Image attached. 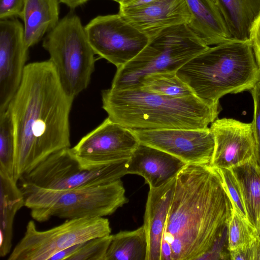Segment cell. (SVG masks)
<instances>
[{"mask_svg": "<svg viewBox=\"0 0 260 260\" xmlns=\"http://www.w3.org/2000/svg\"><path fill=\"white\" fill-rule=\"evenodd\" d=\"M119 13L149 38L166 28L188 24L192 18L186 0H160Z\"/></svg>", "mask_w": 260, "mask_h": 260, "instance_id": "obj_15", "label": "cell"}, {"mask_svg": "<svg viewBox=\"0 0 260 260\" xmlns=\"http://www.w3.org/2000/svg\"><path fill=\"white\" fill-rule=\"evenodd\" d=\"M112 1H114L118 3L120 5H122L124 3H125L130 0H112Z\"/></svg>", "mask_w": 260, "mask_h": 260, "instance_id": "obj_35", "label": "cell"}, {"mask_svg": "<svg viewBox=\"0 0 260 260\" xmlns=\"http://www.w3.org/2000/svg\"><path fill=\"white\" fill-rule=\"evenodd\" d=\"M216 4V0H211Z\"/></svg>", "mask_w": 260, "mask_h": 260, "instance_id": "obj_36", "label": "cell"}, {"mask_svg": "<svg viewBox=\"0 0 260 260\" xmlns=\"http://www.w3.org/2000/svg\"><path fill=\"white\" fill-rule=\"evenodd\" d=\"M59 3L58 0H25L19 17L23 21L27 48L37 44L57 25L59 21Z\"/></svg>", "mask_w": 260, "mask_h": 260, "instance_id": "obj_19", "label": "cell"}, {"mask_svg": "<svg viewBox=\"0 0 260 260\" xmlns=\"http://www.w3.org/2000/svg\"><path fill=\"white\" fill-rule=\"evenodd\" d=\"M147 241L144 226L113 235L105 260H146Z\"/></svg>", "mask_w": 260, "mask_h": 260, "instance_id": "obj_23", "label": "cell"}, {"mask_svg": "<svg viewBox=\"0 0 260 260\" xmlns=\"http://www.w3.org/2000/svg\"><path fill=\"white\" fill-rule=\"evenodd\" d=\"M210 128L215 141L211 167L231 169L256 159L251 123L222 118L215 120Z\"/></svg>", "mask_w": 260, "mask_h": 260, "instance_id": "obj_14", "label": "cell"}, {"mask_svg": "<svg viewBox=\"0 0 260 260\" xmlns=\"http://www.w3.org/2000/svg\"><path fill=\"white\" fill-rule=\"evenodd\" d=\"M176 177L159 187L149 189L143 225L147 241L146 260L161 259V242Z\"/></svg>", "mask_w": 260, "mask_h": 260, "instance_id": "obj_17", "label": "cell"}, {"mask_svg": "<svg viewBox=\"0 0 260 260\" xmlns=\"http://www.w3.org/2000/svg\"><path fill=\"white\" fill-rule=\"evenodd\" d=\"M209 47L187 24L166 28L150 38L130 61L117 69L111 88H140L146 76L177 71Z\"/></svg>", "mask_w": 260, "mask_h": 260, "instance_id": "obj_6", "label": "cell"}, {"mask_svg": "<svg viewBox=\"0 0 260 260\" xmlns=\"http://www.w3.org/2000/svg\"><path fill=\"white\" fill-rule=\"evenodd\" d=\"M28 49L22 23L15 17L0 20V113L8 109L20 86Z\"/></svg>", "mask_w": 260, "mask_h": 260, "instance_id": "obj_13", "label": "cell"}, {"mask_svg": "<svg viewBox=\"0 0 260 260\" xmlns=\"http://www.w3.org/2000/svg\"><path fill=\"white\" fill-rule=\"evenodd\" d=\"M25 0H0V20L20 17Z\"/></svg>", "mask_w": 260, "mask_h": 260, "instance_id": "obj_30", "label": "cell"}, {"mask_svg": "<svg viewBox=\"0 0 260 260\" xmlns=\"http://www.w3.org/2000/svg\"><path fill=\"white\" fill-rule=\"evenodd\" d=\"M112 238L110 234L84 242L68 260H105Z\"/></svg>", "mask_w": 260, "mask_h": 260, "instance_id": "obj_27", "label": "cell"}, {"mask_svg": "<svg viewBox=\"0 0 260 260\" xmlns=\"http://www.w3.org/2000/svg\"><path fill=\"white\" fill-rule=\"evenodd\" d=\"M0 184V256L5 257L11 252L14 218L24 199L18 182L2 171Z\"/></svg>", "mask_w": 260, "mask_h": 260, "instance_id": "obj_20", "label": "cell"}, {"mask_svg": "<svg viewBox=\"0 0 260 260\" xmlns=\"http://www.w3.org/2000/svg\"><path fill=\"white\" fill-rule=\"evenodd\" d=\"M59 2L66 5L71 9H75L76 8L84 4L89 0H58Z\"/></svg>", "mask_w": 260, "mask_h": 260, "instance_id": "obj_34", "label": "cell"}, {"mask_svg": "<svg viewBox=\"0 0 260 260\" xmlns=\"http://www.w3.org/2000/svg\"><path fill=\"white\" fill-rule=\"evenodd\" d=\"M217 169L222 178L223 185L230 198L233 208L248 220L241 188L234 172L230 169Z\"/></svg>", "mask_w": 260, "mask_h": 260, "instance_id": "obj_28", "label": "cell"}, {"mask_svg": "<svg viewBox=\"0 0 260 260\" xmlns=\"http://www.w3.org/2000/svg\"><path fill=\"white\" fill-rule=\"evenodd\" d=\"M15 137L10 111L0 113V171L13 178L15 159Z\"/></svg>", "mask_w": 260, "mask_h": 260, "instance_id": "obj_26", "label": "cell"}, {"mask_svg": "<svg viewBox=\"0 0 260 260\" xmlns=\"http://www.w3.org/2000/svg\"><path fill=\"white\" fill-rule=\"evenodd\" d=\"M43 48L66 92L75 98L88 86L95 68V53L85 27L75 14L63 17L46 35Z\"/></svg>", "mask_w": 260, "mask_h": 260, "instance_id": "obj_7", "label": "cell"}, {"mask_svg": "<svg viewBox=\"0 0 260 260\" xmlns=\"http://www.w3.org/2000/svg\"><path fill=\"white\" fill-rule=\"evenodd\" d=\"M229 255L230 258L234 260H260L259 239L246 249L229 252Z\"/></svg>", "mask_w": 260, "mask_h": 260, "instance_id": "obj_31", "label": "cell"}, {"mask_svg": "<svg viewBox=\"0 0 260 260\" xmlns=\"http://www.w3.org/2000/svg\"><path fill=\"white\" fill-rule=\"evenodd\" d=\"M139 144L131 129L107 117L70 149L83 168L93 169L129 158Z\"/></svg>", "mask_w": 260, "mask_h": 260, "instance_id": "obj_11", "label": "cell"}, {"mask_svg": "<svg viewBox=\"0 0 260 260\" xmlns=\"http://www.w3.org/2000/svg\"><path fill=\"white\" fill-rule=\"evenodd\" d=\"M84 27L95 54L115 65L117 69L135 57L150 40L119 13L98 16Z\"/></svg>", "mask_w": 260, "mask_h": 260, "instance_id": "obj_10", "label": "cell"}, {"mask_svg": "<svg viewBox=\"0 0 260 260\" xmlns=\"http://www.w3.org/2000/svg\"><path fill=\"white\" fill-rule=\"evenodd\" d=\"M71 148L47 157L18 183L46 189L64 191L107 183L127 174L129 159L93 169L83 168L73 155Z\"/></svg>", "mask_w": 260, "mask_h": 260, "instance_id": "obj_8", "label": "cell"}, {"mask_svg": "<svg viewBox=\"0 0 260 260\" xmlns=\"http://www.w3.org/2000/svg\"><path fill=\"white\" fill-rule=\"evenodd\" d=\"M31 217L44 222L52 217L67 219L104 217L128 202L120 179L100 185L58 191L18 183Z\"/></svg>", "mask_w": 260, "mask_h": 260, "instance_id": "obj_5", "label": "cell"}, {"mask_svg": "<svg viewBox=\"0 0 260 260\" xmlns=\"http://www.w3.org/2000/svg\"><path fill=\"white\" fill-rule=\"evenodd\" d=\"M74 99L63 89L49 59L26 64L8 107L15 137V181L51 154L70 148L69 117Z\"/></svg>", "mask_w": 260, "mask_h": 260, "instance_id": "obj_1", "label": "cell"}, {"mask_svg": "<svg viewBox=\"0 0 260 260\" xmlns=\"http://www.w3.org/2000/svg\"><path fill=\"white\" fill-rule=\"evenodd\" d=\"M239 184L249 222L260 235V167L256 159L232 169Z\"/></svg>", "mask_w": 260, "mask_h": 260, "instance_id": "obj_22", "label": "cell"}, {"mask_svg": "<svg viewBox=\"0 0 260 260\" xmlns=\"http://www.w3.org/2000/svg\"><path fill=\"white\" fill-rule=\"evenodd\" d=\"M192 18L190 28L208 46L234 40L216 4L211 0H186Z\"/></svg>", "mask_w": 260, "mask_h": 260, "instance_id": "obj_18", "label": "cell"}, {"mask_svg": "<svg viewBox=\"0 0 260 260\" xmlns=\"http://www.w3.org/2000/svg\"><path fill=\"white\" fill-rule=\"evenodd\" d=\"M102 107L113 121L129 129H202L217 119L219 105L196 95L173 98L141 88L102 91Z\"/></svg>", "mask_w": 260, "mask_h": 260, "instance_id": "obj_3", "label": "cell"}, {"mask_svg": "<svg viewBox=\"0 0 260 260\" xmlns=\"http://www.w3.org/2000/svg\"><path fill=\"white\" fill-rule=\"evenodd\" d=\"M109 220L104 217L68 219L45 231L29 220L23 237L12 249L8 260H50L59 252L74 245L111 234Z\"/></svg>", "mask_w": 260, "mask_h": 260, "instance_id": "obj_9", "label": "cell"}, {"mask_svg": "<svg viewBox=\"0 0 260 260\" xmlns=\"http://www.w3.org/2000/svg\"><path fill=\"white\" fill-rule=\"evenodd\" d=\"M259 240H260V235H259Z\"/></svg>", "mask_w": 260, "mask_h": 260, "instance_id": "obj_37", "label": "cell"}, {"mask_svg": "<svg viewBox=\"0 0 260 260\" xmlns=\"http://www.w3.org/2000/svg\"><path fill=\"white\" fill-rule=\"evenodd\" d=\"M232 38L249 40V30L260 13V0H216Z\"/></svg>", "mask_w": 260, "mask_h": 260, "instance_id": "obj_21", "label": "cell"}, {"mask_svg": "<svg viewBox=\"0 0 260 260\" xmlns=\"http://www.w3.org/2000/svg\"><path fill=\"white\" fill-rule=\"evenodd\" d=\"M199 98L212 104L229 93L250 90L260 69L249 40L220 43L192 58L176 72Z\"/></svg>", "mask_w": 260, "mask_h": 260, "instance_id": "obj_4", "label": "cell"}, {"mask_svg": "<svg viewBox=\"0 0 260 260\" xmlns=\"http://www.w3.org/2000/svg\"><path fill=\"white\" fill-rule=\"evenodd\" d=\"M249 40L251 43L256 62L260 69V13L251 26Z\"/></svg>", "mask_w": 260, "mask_h": 260, "instance_id": "obj_32", "label": "cell"}, {"mask_svg": "<svg viewBox=\"0 0 260 260\" xmlns=\"http://www.w3.org/2000/svg\"><path fill=\"white\" fill-rule=\"evenodd\" d=\"M233 210L217 169L187 164L176 177L160 260H198L228 228Z\"/></svg>", "mask_w": 260, "mask_h": 260, "instance_id": "obj_2", "label": "cell"}, {"mask_svg": "<svg viewBox=\"0 0 260 260\" xmlns=\"http://www.w3.org/2000/svg\"><path fill=\"white\" fill-rule=\"evenodd\" d=\"M187 164L166 152L140 143L129 159L127 174L141 176L149 188H156L175 178Z\"/></svg>", "mask_w": 260, "mask_h": 260, "instance_id": "obj_16", "label": "cell"}, {"mask_svg": "<svg viewBox=\"0 0 260 260\" xmlns=\"http://www.w3.org/2000/svg\"><path fill=\"white\" fill-rule=\"evenodd\" d=\"M140 88L152 93L173 98L195 95L190 87L177 76L176 72L146 76L142 79Z\"/></svg>", "mask_w": 260, "mask_h": 260, "instance_id": "obj_24", "label": "cell"}, {"mask_svg": "<svg viewBox=\"0 0 260 260\" xmlns=\"http://www.w3.org/2000/svg\"><path fill=\"white\" fill-rule=\"evenodd\" d=\"M258 238L259 234L254 226L233 208L228 224L229 251L246 249Z\"/></svg>", "mask_w": 260, "mask_h": 260, "instance_id": "obj_25", "label": "cell"}, {"mask_svg": "<svg viewBox=\"0 0 260 260\" xmlns=\"http://www.w3.org/2000/svg\"><path fill=\"white\" fill-rule=\"evenodd\" d=\"M131 129L141 144L166 152L187 164L210 165L215 141L210 127Z\"/></svg>", "mask_w": 260, "mask_h": 260, "instance_id": "obj_12", "label": "cell"}, {"mask_svg": "<svg viewBox=\"0 0 260 260\" xmlns=\"http://www.w3.org/2000/svg\"><path fill=\"white\" fill-rule=\"evenodd\" d=\"M160 0H130L119 5V11L128 10L142 7Z\"/></svg>", "mask_w": 260, "mask_h": 260, "instance_id": "obj_33", "label": "cell"}, {"mask_svg": "<svg viewBox=\"0 0 260 260\" xmlns=\"http://www.w3.org/2000/svg\"><path fill=\"white\" fill-rule=\"evenodd\" d=\"M254 106L253 118L251 122L256 143V158L260 167V81L250 90Z\"/></svg>", "mask_w": 260, "mask_h": 260, "instance_id": "obj_29", "label": "cell"}]
</instances>
